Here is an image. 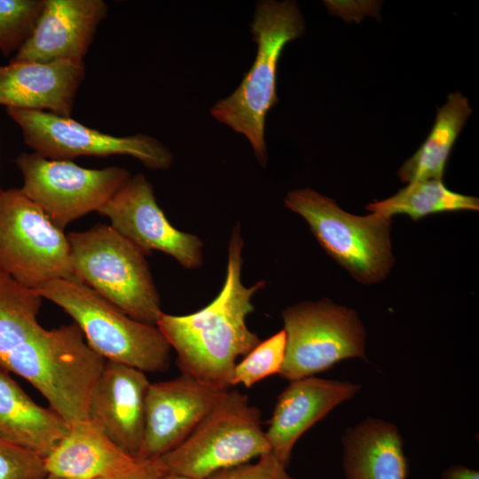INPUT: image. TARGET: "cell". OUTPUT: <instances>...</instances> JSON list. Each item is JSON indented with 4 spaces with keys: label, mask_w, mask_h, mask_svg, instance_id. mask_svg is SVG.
<instances>
[{
    "label": "cell",
    "mask_w": 479,
    "mask_h": 479,
    "mask_svg": "<svg viewBox=\"0 0 479 479\" xmlns=\"http://www.w3.org/2000/svg\"><path fill=\"white\" fill-rule=\"evenodd\" d=\"M240 225L231 233L224 283L206 307L188 315L162 313L156 326L177 352L182 373L203 383L228 390L233 386V371L239 357H245L261 340L247 326L254 310L253 295L265 282L247 287L241 280Z\"/></svg>",
    "instance_id": "1"
},
{
    "label": "cell",
    "mask_w": 479,
    "mask_h": 479,
    "mask_svg": "<svg viewBox=\"0 0 479 479\" xmlns=\"http://www.w3.org/2000/svg\"><path fill=\"white\" fill-rule=\"evenodd\" d=\"M305 29L302 14L294 1H259L250 24L256 55L240 84L210 109L214 119L243 135L258 162L267 164L264 137L266 116L279 99L277 71L285 46Z\"/></svg>",
    "instance_id": "2"
},
{
    "label": "cell",
    "mask_w": 479,
    "mask_h": 479,
    "mask_svg": "<svg viewBox=\"0 0 479 479\" xmlns=\"http://www.w3.org/2000/svg\"><path fill=\"white\" fill-rule=\"evenodd\" d=\"M64 310L90 347L106 361L143 372H164L171 348L157 326L121 311L75 278L50 281L35 290Z\"/></svg>",
    "instance_id": "3"
},
{
    "label": "cell",
    "mask_w": 479,
    "mask_h": 479,
    "mask_svg": "<svg viewBox=\"0 0 479 479\" xmlns=\"http://www.w3.org/2000/svg\"><path fill=\"white\" fill-rule=\"evenodd\" d=\"M74 278L127 316L156 326L160 295L145 255L111 225L67 235Z\"/></svg>",
    "instance_id": "4"
},
{
    "label": "cell",
    "mask_w": 479,
    "mask_h": 479,
    "mask_svg": "<svg viewBox=\"0 0 479 479\" xmlns=\"http://www.w3.org/2000/svg\"><path fill=\"white\" fill-rule=\"evenodd\" d=\"M284 203L307 222L326 254L357 281L373 284L388 276L395 261L391 218L374 213L352 215L310 188L288 192Z\"/></svg>",
    "instance_id": "5"
},
{
    "label": "cell",
    "mask_w": 479,
    "mask_h": 479,
    "mask_svg": "<svg viewBox=\"0 0 479 479\" xmlns=\"http://www.w3.org/2000/svg\"><path fill=\"white\" fill-rule=\"evenodd\" d=\"M268 452L260 410L247 395L228 389L181 444L158 459L166 474L207 479Z\"/></svg>",
    "instance_id": "6"
},
{
    "label": "cell",
    "mask_w": 479,
    "mask_h": 479,
    "mask_svg": "<svg viewBox=\"0 0 479 479\" xmlns=\"http://www.w3.org/2000/svg\"><path fill=\"white\" fill-rule=\"evenodd\" d=\"M0 271L33 290L74 277L67 236L20 188L0 194Z\"/></svg>",
    "instance_id": "7"
},
{
    "label": "cell",
    "mask_w": 479,
    "mask_h": 479,
    "mask_svg": "<svg viewBox=\"0 0 479 479\" xmlns=\"http://www.w3.org/2000/svg\"><path fill=\"white\" fill-rule=\"evenodd\" d=\"M282 318L286 349L279 374L289 381L314 376L347 358L365 357V330L352 309L323 299L292 305Z\"/></svg>",
    "instance_id": "8"
},
{
    "label": "cell",
    "mask_w": 479,
    "mask_h": 479,
    "mask_svg": "<svg viewBox=\"0 0 479 479\" xmlns=\"http://www.w3.org/2000/svg\"><path fill=\"white\" fill-rule=\"evenodd\" d=\"M15 164L23 177L22 192L62 230L90 212H98L131 177L122 167L88 169L35 152L20 153Z\"/></svg>",
    "instance_id": "9"
},
{
    "label": "cell",
    "mask_w": 479,
    "mask_h": 479,
    "mask_svg": "<svg viewBox=\"0 0 479 479\" xmlns=\"http://www.w3.org/2000/svg\"><path fill=\"white\" fill-rule=\"evenodd\" d=\"M6 111L20 128L24 143L47 159L128 155L156 170L167 169L173 162L170 150L145 134L118 137L87 127L71 116L19 108Z\"/></svg>",
    "instance_id": "10"
},
{
    "label": "cell",
    "mask_w": 479,
    "mask_h": 479,
    "mask_svg": "<svg viewBox=\"0 0 479 479\" xmlns=\"http://www.w3.org/2000/svg\"><path fill=\"white\" fill-rule=\"evenodd\" d=\"M98 212L145 255L158 250L186 269L202 264V242L196 235L171 225L157 204L152 184L143 174L131 176Z\"/></svg>",
    "instance_id": "11"
},
{
    "label": "cell",
    "mask_w": 479,
    "mask_h": 479,
    "mask_svg": "<svg viewBox=\"0 0 479 479\" xmlns=\"http://www.w3.org/2000/svg\"><path fill=\"white\" fill-rule=\"evenodd\" d=\"M226 390L191 376L150 383L144 439L138 458L156 459L181 444Z\"/></svg>",
    "instance_id": "12"
},
{
    "label": "cell",
    "mask_w": 479,
    "mask_h": 479,
    "mask_svg": "<svg viewBox=\"0 0 479 479\" xmlns=\"http://www.w3.org/2000/svg\"><path fill=\"white\" fill-rule=\"evenodd\" d=\"M150 383L145 372L106 361L89 399L88 420L121 449L137 458L144 439Z\"/></svg>",
    "instance_id": "13"
},
{
    "label": "cell",
    "mask_w": 479,
    "mask_h": 479,
    "mask_svg": "<svg viewBox=\"0 0 479 479\" xmlns=\"http://www.w3.org/2000/svg\"><path fill=\"white\" fill-rule=\"evenodd\" d=\"M107 12L104 0H43L30 35L12 59L82 62Z\"/></svg>",
    "instance_id": "14"
},
{
    "label": "cell",
    "mask_w": 479,
    "mask_h": 479,
    "mask_svg": "<svg viewBox=\"0 0 479 479\" xmlns=\"http://www.w3.org/2000/svg\"><path fill=\"white\" fill-rule=\"evenodd\" d=\"M85 70L83 61L11 59L0 65V106L70 116Z\"/></svg>",
    "instance_id": "15"
},
{
    "label": "cell",
    "mask_w": 479,
    "mask_h": 479,
    "mask_svg": "<svg viewBox=\"0 0 479 479\" xmlns=\"http://www.w3.org/2000/svg\"><path fill=\"white\" fill-rule=\"evenodd\" d=\"M359 389L349 381L315 376L291 381L279 394L265 432L271 452L287 467L301 436Z\"/></svg>",
    "instance_id": "16"
},
{
    "label": "cell",
    "mask_w": 479,
    "mask_h": 479,
    "mask_svg": "<svg viewBox=\"0 0 479 479\" xmlns=\"http://www.w3.org/2000/svg\"><path fill=\"white\" fill-rule=\"evenodd\" d=\"M145 461L121 449L87 419L70 424L44 465L48 475L61 479H98L128 473Z\"/></svg>",
    "instance_id": "17"
},
{
    "label": "cell",
    "mask_w": 479,
    "mask_h": 479,
    "mask_svg": "<svg viewBox=\"0 0 479 479\" xmlns=\"http://www.w3.org/2000/svg\"><path fill=\"white\" fill-rule=\"evenodd\" d=\"M69 427L55 411L33 401L0 367V438L44 459Z\"/></svg>",
    "instance_id": "18"
},
{
    "label": "cell",
    "mask_w": 479,
    "mask_h": 479,
    "mask_svg": "<svg viewBox=\"0 0 479 479\" xmlns=\"http://www.w3.org/2000/svg\"><path fill=\"white\" fill-rule=\"evenodd\" d=\"M342 442L346 479H406L408 459L394 424L367 418L349 428Z\"/></svg>",
    "instance_id": "19"
},
{
    "label": "cell",
    "mask_w": 479,
    "mask_h": 479,
    "mask_svg": "<svg viewBox=\"0 0 479 479\" xmlns=\"http://www.w3.org/2000/svg\"><path fill=\"white\" fill-rule=\"evenodd\" d=\"M468 99L459 91L449 94L438 108L432 130L414 154L397 171L402 182L442 180L454 143L471 114Z\"/></svg>",
    "instance_id": "20"
},
{
    "label": "cell",
    "mask_w": 479,
    "mask_h": 479,
    "mask_svg": "<svg viewBox=\"0 0 479 479\" xmlns=\"http://www.w3.org/2000/svg\"><path fill=\"white\" fill-rule=\"evenodd\" d=\"M365 208L387 218L404 214L418 221L436 213L478 211L479 200L450 190L442 180L428 179L410 183L393 196L369 203Z\"/></svg>",
    "instance_id": "21"
},
{
    "label": "cell",
    "mask_w": 479,
    "mask_h": 479,
    "mask_svg": "<svg viewBox=\"0 0 479 479\" xmlns=\"http://www.w3.org/2000/svg\"><path fill=\"white\" fill-rule=\"evenodd\" d=\"M285 349L284 329L261 341L240 362L236 364L233 371V386L242 384L249 388L266 377L279 373Z\"/></svg>",
    "instance_id": "22"
},
{
    "label": "cell",
    "mask_w": 479,
    "mask_h": 479,
    "mask_svg": "<svg viewBox=\"0 0 479 479\" xmlns=\"http://www.w3.org/2000/svg\"><path fill=\"white\" fill-rule=\"evenodd\" d=\"M43 0H0V51L8 56L24 44L39 16Z\"/></svg>",
    "instance_id": "23"
},
{
    "label": "cell",
    "mask_w": 479,
    "mask_h": 479,
    "mask_svg": "<svg viewBox=\"0 0 479 479\" xmlns=\"http://www.w3.org/2000/svg\"><path fill=\"white\" fill-rule=\"evenodd\" d=\"M44 459L0 438V479H43Z\"/></svg>",
    "instance_id": "24"
},
{
    "label": "cell",
    "mask_w": 479,
    "mask_h": 479,
    "mask_svg": "<svg viewBox=\"0 0 479 479\" xmlns=\"http://www.w3.org/2000/svg\"><path fill=\"white\" fill-rule=\"evenodd\" d=\"M254 463H245L218 471L207 479H294L278 458L268 452Z\"/></svg>",
    "instance_id": "25"
},
{
    "label": "cell",
    "mask_w": 479,
    "mask_h": 479,
    "mask_svg": "<svg viewBox=\"0 0 479 479\" xmlns=\"http://www.w3.org/2000/svg\"><path fill=\"white\" fill-rule=\"evenodd\" d=\"M166 471L159 459L145 460L137 468L128 473L98 479H160Z\"/></svg>",
    "instance_id": "26"
},
{
    "label": "cell",
    "mask_w": 479,
    "mask_h": 479,
    "mask_svg": "<svg viewBox=\"0 0 479 479\" xmlns=\"http://www.w3.org/2000/svg\"><path fill=\"white\" fill-rule=\"evenodd\" d=\"M441 479H479V472L463 465H453L443 472Z\"/></svg>",
    "instance_id": "27"
},
{
    "label": "cell",
    "mask_w": 479,
    "mask_h": 479,
    "mask_svg": "<svg viewBox=\"0 0 479 479\" xmlns=\"http://www.w3.org/2000/svg\"><path fill=\"white\" fill-rule=\"evenodd\" d=\"M160 479H191V478L186 477V476H183V475H179L165 474Z\"/></svg>",
    "instance_id": "28"
},
{
    "label": "cell",
    "mask_w": 479,
    "mask_h": 479,
    "mask_svg": "<svg viewBox=\"0 0 479 479\" xmlns=\"http://www.w3.org/2000/svg\"><path fill=\"white\" fill-rule=\"evenodd\" d=\"M43 479H61V478H59V477H56L54 475H47L45 477H43Z\"/></svg>",
    "instance_id": "29"
},
{
    "label": "cell",
    "mask_w": 479,
    "mask_h": 479,
    "mask_svg": "<svg viewBox=\"0 0 479 479\" xmlns=\"http://www.w3.org/2000/svg\"><path fill=\"white\" fill-rule=\"evenodd\" d=\"M3 191H4V190H3V189L1 188V186H0V194L3 192Z\"/></svg>",
    "instance_id": "30"
}]
</instances>
